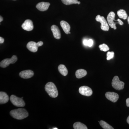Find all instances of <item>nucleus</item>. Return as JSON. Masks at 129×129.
Listing matches in <instances>:
<instances>
[{"label": "nucleus", "instance_id": "obj_3", "mask_svg": "<svg viewBox=\"0 0 129 129\" xmlns=\"http://www.w3.org/2000/svg\"><path fill=\"white\" fill-rule=\"evenodd\" d=\"M46 91L51 97L55 98L58 96V92L55 84L52 82H48L45 86Z\"/></svg>", "mask_w": 129, "mask_h": 129}, {"label": "nucleus", "instance_id": "obj_11", "mask_svg": "<svg viewBox=\"0 0 129 129\" xmlns=\"http://www.w3.org/2000/svg\"><path fill=\"white\" fill-rule=\"evenodd\" d=\"M19 75L22 78L29 79L34 76V73L31 70H24L19 73Z\"/></svg>", "mask_w": 129, "mask_h": 129}, {"label": "nucleus", "instance_id": "obj_18", "mask_svg": "<svg viewBox=\"0 0 129 129\" xmlns=\"http://www.w3.org/2000/svg\"><path fill=\"white\" fill-rule=\"evenodd\" d=\"M58 70L60 73L63 76H67L68 73L67 68L63 64H61L59 65Z\"/></svg>", "mask_w": 129, "mask_h": 129}, {"label": "nucleus", "instance_id": "obj_25", "mask_svg": "<svg viewBox=\"0 0 129 129\" xmlns=\"http://www.w3.org/2000/svg\"><path fill=\"white\" fill-rule=\"evenodd\" d=\"M93 41L92 40L89 39L88 40V46L91 47L93 45Z\"/></svg>", "mask_w": 129, "mask_h": 129}, {"label": "nucleus", "instance_id": "obj_22", "mask_svg": "<svg viewBox=\"0 0 129 129\" xmlns=\"http://www.w3.org/2000/svg\"><path fill=\"white\" fill-rule=\"evenodd\" d=\"M63 4L66 5L76 4L78 3V0H61Z\"/></svg>", "mask_w": 129, "mask_h": 129}, {"label": "nucleus", "instance_id": "obj_32", "mask_svg": "<svg viewBox=\"0 0 129 129\" xmlns=\"http://www.w3.org/2000/svg\"><path fill=\"white\" fill-rule=\"evenodd\" d=\"M127 21H128V22L129 24V16L128 17V19H127Z\"/></svg>", "mask_w": 129, "mask_h": 129}, {"label": "nucleus", "instance_id": "obj_7", "mask_svg": "<svg viewBox=\"0 0 129 129\" xmlns=\"http://www.w3.org/2000/svg\"><path fill=\"white\" fill-rule=\"evenodd\" d=\"M17 57L16 55H13L11 58H6L1 62L0 66L1 68H6L10 64H13L17 62Z\"/></svg>", "mask_w": 129, "mask_h": 129}, {"label": "nucleus", "instance_id": "obj_23", "mask_svg": "<svg viewBox=\"0 0 129 129\" xmlns=\"http://www.w3.org/2000/svg\"><path fill=\"white\" fill-rule=\"evenodd\" d=\"M99 47L101 51H103L104 52L107 51H108L109 50V48L108 46L107 45L105 44L100 45Z\"/></svg>", "mask_w": 129, "mask_h": 129}, {"label": "nucleus", "instance_id": "obj_20", "mask_svg": "<svg viewBox=\"0 0 129 129\" xmlns=\"http://www.w3.org/2000/svg\"><path fill=\"white\" fill-rule=\"evenodd\" d=\"M73 128L74 129H88L85 125L80 122H77L74 123L73 125Z\"/></svg>", "mask_w": 129, "mask_h": 129}, {"label": "nucleus", "instance_id": "obj_31", "mask_svg": "<svg viewBox=\"0 0 129 129\" xmlns=\"http://www.w3.org/2000/svg\"><path fill=\"white\" fill-rule=\"evenodd\" d=\"M127 123L129 124V115L128 116V118H127Z\"/></svg>", "mask_w": 129, "mask_h": 129}, {"label": "nucleus", "instance_id": "obj_9", "mask_svg": "<svg viewBox=\"0 0 129 129\" xmlns=\"http://www.w3.org/2000/svg\"><path fill=\"white\" fill-rule=\"evenodd\" d=\"M105 96L107 99L113 103L116 102L119 98L118 94L114 92H107Z\"/></svg>", "mask_w": 129, "mask_h": 129}, {"label": "nucleus", "instance_id": "obj_1", "mask_svg": "<svg viewBox=\"0 0 129 129\" xmlns=\"http://www.w3.org/2000/svg\"><path fill=\"white\" fill-rule=\"evenodd\" d=\"M10 115L16 119L21 120L27 118L28 116V113L24 109L19 108L11 111Z\"/></svg>", "mask_w": 129, "mask_h": 129}, {"label": "nucleus", "instance_id": "obj_8", "mask_svg": "<svg viewBox=\"0 0 129 129\" xmlns=\"http://www.w3.org/2000/svg\"><path fill=\"white\" fill-rule=\"evenodd\" d=\"M79 92L81 94L89 96L92 94V90L89 87L86 86H81L79 89Z\"/></svg>", "mask_w": 129, "mask_h": 129}, {"label": "nucleus", "instance_id": "obj_19", "mask_svg": "<svg viewBox=\"0 0 129 129\" xmlns=\"http://www.w3.org/2000/svg\"><path fill=\"white\" fill-rule=\"evenodd\" d=\"M117 15L120 18L126 19L127 18L128 15L126 12L123 9H120L117 12Z\"/></svg>", "mask_w": 129, "mask_h": 129}, {"label": "nucleus", "instance_id": "obj_13", "mask_svg": "<svg viewBox=\"0 0 129 129\" xmlns=\"http://www.w3.org/2000/svg\"><path fill=\"white\" fill-rule=\"evenodd\" d=\"M39 47L37 43L34 41H30L28 43L27 47L29 50L33 52H36L38 50Z\"/></svg>", "mask_w": 129, "mask_h": 129}, {"label": "nucleus", "instance_id": "obj_24", "mask_svg": "<svg viewBox=\"0 0 129 129\" xmlns=\"http://www.w3.org/2000/svg\"><path fill=\"white\" fill-rule=\"evenodd\" d=\"M114 52H108L107 54V60H109L113 58L114 56Z\"/></svg>", "mask_w": 129, "mask_h": 129}, {"label": "nucleus", "instance_id": "obj_16", "mask_svg": "<svg viewBox=\"0 0 129 129\" xmlns=\"http://www.w3.org/2000/svg\"><path fill=\"white\" fill-rule=\"evenodd\" d=\"M8 95L6 92L1 91L0 92V104H4L7 103L9 101Z\"/></svg>", "mask_w": 129, "mask_h": 129}, {"label": "nucleus", "instance_id": "obj_17", "mask_svg": "<svg viewBox=\"0 0 129 129\" xmlns=\"http://www.w3.org/2000/svg\"><path fill=\"white\" fill-rule=\"evenodd\" d=\"M87 75V72L85 70L80 69L78 70L76 72L75 75L78 79H80L84 77Z\"/></svg>", "mask_w": 129, "mask_h": 129}, {"label": "nucleus", "instance_id": "obj_21", "mask_svg": "<svg viewBox=\"0 0 129 129\" xmlns=\"http://www.w3.org/2000/svg\"><path fill=\"white\" fill-rule=\"evenodd\" d=\"M101 126L103 129H113V128L108 123L103 121V120H101L99 122Z\"/></svg>", "mask_w": 129, "mask_h": 129}, {"label": "nucleus", "instance_id": "obj_26", "mask_svg": "<svg viewBox=\"0 0 129 129\" xmlns=\"http://www.w3.org/2000/svg\"><path fill=\"white\" fill-rule=\"evenodd\" d=\"M83 44L86 46H88V40L86 39H84L83 40Z\"/></svg>", "mask_w": 129, "mask_h": 129}, {"label": "nucleus", "instance_id": "obj_10", "mask_svg": "<svg viewBox=\"0 0 129 129\" xmlns=\"http://www.w3.org/2000/svg\"><path fill=\"white\" fill-rule=\"evenodd\" d=\"M22 27L24 30L31 31L33 30L34 28L33 22L30 19H27L22 24Z\"/></svg>", "mask_w": 129, "mask_h": 129}, {"label": "nucleus", "instance_id": "obj_5", "mask_svg": "<svg viewBox=\"0 0 129 129\" xmlns=\"http://www.w3.org/2000/svg\"><path fill=\"white\" fill-rule=\"evenodd\" d=\"M96 20L97 22L101 23V28L102 30L105 31H108L109 29V25L107 21L103 16H101L100 15H98L96 17Z\"/></svg>", "mask_w": 129, "mask_h": 129}, {"label": "nucleus", "instance_id": "obj_34", "mask_svg": "<svg viewBox=\"0 0 129 129\" xmlns=\"http://www.w3.org/2000/svg\"><path fill=\"white\" fill-rule=\"evenodd\" d=\"M53 129H57V128L56 127H55V128H52Z\"/></svg>", "mask_w": 129, "mask_h": 129}, {"label": "nucleus", "instance_id": "obj_6", "mask_svg": "<svg viewBox=\"0 0 129 129\" xmlns=\"http://www.w3.org/2000/svg\"><path fill=\"white\" fill-rule=\"evenodd\" d=\"M10 101L13 105L17 107H24L25 103L22 98L17 97L14 95H12L10 97Z\"/></svg>", "mask_w": 129, "mask_h": 129}, {"label": "nucleus", "instance_id": "obj_27", "mask_svg": "<svg viewBox=\"0 0 129 129\" xmlns=\"http://www.w3.org/2000/svg\"><path fill=\"white\" fill-rule=\"evenodd\" d=\"M4 41H5V39L2 37H0V43L1 44L4 43Z\"/></svg>", "mask_w": 129, "mask_h": 129}, {"label": "nucleus", "instance_id": "obj_36", "mask_svg": "<svg viewBox=\"0 0 129 129\" xmlns=\"http://www.w3.org/2000/svg\"><path fill=\"white\" fill-rule=\"evenodd\" d=\"M13 1H16V0H13Z\"/></svg>", "mask_w": 129, "mask_h": 129}, {"label": "nucleus", "instance_id": "obj_14", "mask_svg": "<svg viewBox=\"0 0 129 129\" xmlns=\"http://www.w3.org/2000/svg\"><path fill=\"white\" fill-rule=\"evenodd\" d=\"M51 30L52 31L53 36L56 39H60L61 37V32L57 26L52 25L51 27Z\"/></svg>", "mask_w": 129, "mask_h": 129}, {"label": "nucleus", "instance_id": "obj_12", "mask_svg": "<svg viewBox=\"0 0 129 129\" xmlns=\"http://www.w3.org/2000/svg\"><path fill=\"white\" fill-rule=\"evenodd\" d=\"M50 3L48 2H41L38 3L36 6V8L40 11H45L48 9Z\"/></svg>", "mask_w": 129, "mask_h": 129}, {"label": "nucleus", "instance_id": "obj_33", "mask_svg": "<svg viewBox=\"0 0 129 129\" xmlns=\"http://www.w3.org/2000/svg\"><path fill=\"white\" fill-rule=\"evenodd\" d=\"M77 4H78V5H80V2H78V3H77Z\"/></svg>", "mask_w": 129, "mask_h": 129}, {"label": "nucleus", "instance_id": "obj_35", "mask_svg": "<svg viewBox=\"0 0 129 129\" xmlns=\"http://www.w3.org/2000/svg\"><path fill=\"white\" fill-rule=\"evenodd\" d=\"M69 34H71V33H70V32H69Z\"/></svg>", "mask_w": 129, "mask_h": 129}, {"label": "nucleus", "instance_id": "obj_15", "mask_svg": "<svg viewBox=\"0 0 129 129\" xmlns=\"http://www.w3.org/2000/svg\"><path fill=\"white\" fill-rule=\"evenodd\" d=\"M60 23L61 27L62 28V29H63L65 34H69L70 28H71L69 24L64 21H61Z\"/></svg>", "mask_w": 129, "mask_h": 129}, {"label": "nucleus", "instance_id": "obj_2", "mask_svg": "<svg viewBox=\"0 0 129 129\" xmlns=\"http://www.w3.org/2000/svg\"><path fill=\"white\" fill-rule=\"evenodd\" d=\"M115 13L113 12H110L107 17V20L109 26L114 29H117L116 27V24H119L120 25H123V22L119 19L115 20Z\"/></svg>", "mask_w": 129, "mask_h": 129}, {"label": "nucleus", "instance_id": "obj_4", "mask_svg": "<svg viewBox=\"0 0 129 129\" xmlns=\"http://www.w3.org/2000/svg\"><path fill=\"white\" fill-rule=\"evenodd\" d=\"M112 86L115 89L120 90L123 89L124 83L119 80L118 76H115L113 78L112 82Z\"/></svg>", "mask_w": 129, "mask_h": 129}, {"label": "nucleus", "instance_id": "obj_28", "mask_svg": "<svg viewBox=\"0 0 129 129\" xmlns=\"http://www.w3.org/2000/svg\"><path fill=\"white\" fill-rule=\"evenodd\" d=\"M37 43L39 47L42 46L43 45V44H43V42L41 41L39 42H37Z\"/></svg>", "mask_w": 129, "mask_h": 129}, {"label": "nucleus", "instance_id": "obj_30", "mask_svg": "<svg viewBox=\"0 0 129 129\" xmlns=\"http://www.w3.org/2000/svg\"><path fill=\"white\" fill-rule=\"evenodd\" d=\"M3 21V18L1 16H0V22H1Z\"/></svg>", "mask_w": 129, "mask_h": 129}, {"label": "nucleus", "instance_id": "obj_29", "mask_svg": "<svg viewBox=\"0 0 129 129\" xmlns=\"http://www.w3.org/2000/svg\"><path fill=\"white\" fill-rule=\"evenodd\" d=\"M126 106H127V107H129V98L126 99Z\"/></svg>", "mask_w": 129, "mask_h": 129}]
</instances>
